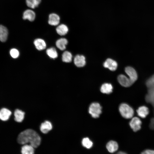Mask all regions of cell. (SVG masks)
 Segmentation results:
<instances>
[{"instance_id":"1","label":"cell","mask_w":154,"mask_h":154,"mask_svg":"<svg viewBox=\"0 0 154 154\" xmlns=\"http://www.w3.org/2000/svg\"><path fill=\"white\" fill-rule=\"evenodd\" d=\"M41 138L38 133L34 130L28 129L19 133L17 138L18 142L24 145L29 143L34 148L38 147L41 142Z\"/></svg>"},{"instance_id":"2","label":"cell","mask_w":154,"mask_h":154,"mask_svg":"<svg viewBox=\"0 0 154 154\" xmlns=\"http://www.w3.org/2000/svg\"><path fill=\"white\" fill-rule=\"evenodd\" d=\"M119 110L121 116L126 119L131 118L134 115L133 109L127 104L122 103L121 104L119 107Z\"/></svg>"},{"instance_id":"3","label":"cell","mask_w":154,"mask_h":154,"mask_svg":"<svg viewBox=\"0 0 154 154\" xmlns=\"http://www.w3.org/2000/svg\"><path fill=\"white\" fill-rule=\"evenodd\" d=\"M102 107L97 102L92 103L89 108V113L94 118H98L102 113Z\"/></svg>"},{"instance_id":"4","label":"cell","mask_w":154,"mask_h":154,"mask_svg":"<svg viewBox=\"0 0 154 154\" xmlns=\"http://www.w3.org/2000/svg\"><path fill=\"white\" fill-rule=\"evenodd\" d=\"M142 122L138 117H132L130 121L129 125L131 128L134 132L139 130L141 128Z\"/></svg>"},{"instance_id":"5","label":"cell","mask_w":154,"mask_h":154,"mask_svg":"<svg viewBox=\"0 0 154 154\" xmlns=\"http://www.w3.org/2000/svg\"><path fill=\"white\" fill-rule=\"evenodd\" d=\"M125 72L129 78L134 83L137 80L138 75L135 70L131 66H127L125 68Z\"/></svg>"},{"instance_id":"6","label":"cell","mask_w":154,"mask_h":154,"mask_svg":"<svg viewBox=\"0 0 154 154\" xmlns=\"http://www.w3.org/2000/svg\"><path fill=\"white\" fill-rule=\"evenodd\" d=\"M117 80L122 86L125 87H129L133 83L129 78L123 74L119 75L118 77Z\"/></svg>"},{"instance_id":"7","label":"cell","mask_w":154,"mask_h":154,"mask_svg":"<svg viewBox=\"0 0 154 154\" xmlns=\"http://www.w3.org/2000/svg\"><path fill=\"white\" fill-rule=\"evenodd\" d=\"M103 65L104 67L108 68L111 71H114L116 69L117 64L115 61L109 58L104 62Z\"/></svg>"},{"instance_id":"8","label":"cell","mask_w":154,"mask_h":154,"mask_svg":"<svg viewBox=\"0 0 154 154\" xmlns=\"http://www.w3.org/2000/svg\"><path fill=\"white\" fill-rule=\"evenodd\" d=\"M138 116L140 117L144 118L149 114V112L148 108L145 106L139 107L136 110Z\"/></svg>"},{"instance_id":"9","label":"cell","mask_w":154,"mask_h":154,"mask_svg":"<svg viewBox=\"0 0 154 154\" xmlns=\"http://www.w3.org/2000/svg\"><path fill=\"white\" fill-rule=\"evenodd\" d=\"M145 99L147 103L151 104L154 108V88L148 89Z\"/></svg>"},{"instance_id":"10","label":"cell","mask_w":154,"mask_h":154,"mask_svg":"<svg viewBox=\"0 0 154 154\" xmlns=\"http://www.w3.org/2000/svg\"><path fill=\"white\" fill-rule=\"evenodd\" d=\"M60 21L59 16L56 14L52 13L49 16L48 23L52 26H56L58 25Z\"/></svg>"},{"instance_id":"11","label":"cell","mask_w":154,"mask_h":154,"mask_svg":"<svg viewBox=\"0 0 154 154\" xmlns=\"http://www.w3.org/2000/svg\"><path fill=\"white\" fill-rule=\"evenodd\" d=\"M35 12L31 9H27L23 13V18L24 20H28L31 21H33L35 18Z\"/></svg>"},{"instance_id":"12","label":"cell","mask_w":154,"mask_h":154,"mask_svg":"<svg viewBox=\"0 0 154 154\" xmlns=\"http://www.w3.org/2000/svg\"><path fill=\"white\" fill-rule=\"evenodd\" d=\"M75 64L78 67H81L84 66L86 64V60L85 57L82 55H76L74 59Z\"/></svg>"},{"instance_id":"13","label":"cell","mask_w":154,"mask_h":154,"mask_svg":"<svg viewBox=\"0 0 154 154\" xmlns=\"http://www.w3.org/2000/svg\"><path fill=\"white\" fill-rule=\"evenodd\" d=\"M11 114L10 110L7 108H3L0 110V119L3 121H7Z\"/></svg>"},{"instance_id":"14","label":"cell","mask_w":154,"mask_h":154,"mask_svg":"<svg viewBox=\"0 0 154 154\" xmlns=\"http://www.w3.org/2000/svg\"><path fill=\"white\" fill-rule=\"evenodd\" d=\"M8 34L7 28L4 26L0 25V41L5 42L7 39Z\"/></svg>"},{"instance_id":"15","label":"cell","mask_w":154,"mask_h":154,"mask_svg":"<svg viewBox=\"0 0 154 154\" xmlns=\"http://www.w3.org/2000/svg\"><path fill=\"white\" fill-rule=\"evenodd\" d=\"M51 123L49 121H46L42 123L40 126V130L44 133H47L52 128Z\"/></svg>"},{"instance_id":"16","label":"cell","mask_w":154,"mask_h":154,"mask_svg":"<svg viewBox=\"0 0 154 154\" xmlns=\"http://www.w3.org/2000/svg\"><path fill=\"white\" fill-rule=\"evenodd\" d=\"M106 147L109 152L113 153L117 150L118 148V145L116 141H111L107 143Z\"/></svg>"},{"instance_id":"17","label":"cell","mask_w":154,"mask_h":154,"mask_svg":"<svg viewBox=\"0 0 154 154\" xmlns=\"http://www.w3.org/2000/svg\"><path fill=\"white\" fill-rule=\"evenodd\" d=\"M34 43L36 48L39 50H44L46 47L45 41L42 39L38 38L35 39Z\"/></svg>"},{"instance_id":"18","label":"cell","mask_w":154,"mask_h":154,"mask_svg":"<svg viewBox=\"0 0 154 154\" xmlns=\"http://www.w3.org/2000/svg\"><path fill=\"white\" fill-rule=\"evenodd\" d=\"M25 114V112L22 110L16 109L14 112V120L17 122H21L24 119Z\"/></svg>"},{"instance_id":"19","label":"cell","mask_w":154,"mask_h":154,"mask_svg":"<svg viewBox=\"0 0 154 154\" xmlns=\"http://www.w3.org/2000/svg\"><path fill=\"white\" fill-rule=\"evenodd\" d=\"M34 148L30 145L24 144L21 147V153L23 154H33Z\"/></svg>"},{"instance_id":"20","label":"cell","mask_w":154,"mask_h":154,"mask_svg":"<svg viewBox=\"0 0 154 154\" xmlns=\"http://www.w3.org/2000/svg\"><path fill=\"white\" fill-rule=\"evenodd\" d=\"M113 89V87L111 84L105 83L101 86L100 91L103 93L108 94L112 92Z\"/></svg>"},{"instance_id":"21","label":"cell","mask_w":154,"mask_h":154,"mask_svg":"<svg viewBox=\"0 0 154 154\" xmlns=\"http://www.w3.org/2000/svg\"><path fill=\"white\" fill-rule=\"evenodd\" d=\"M56 30L58 34L62 36L65 35L67 33L68 29L67 26L64 24H62L56 27Z\"/></svg>"},{"instance_id":"22","label":"cell","mask_w":154,"mask_h":154,"mask_svg":"<svg viewBox=\"0 0 154 154\" xmlns=\"http://www.w3.org/2000/svg\"><path fill=\"white\" fill-rule=\"evenodd\" d=\"M67 40L65 38H62L58 40L56 42L57 47L61 50L66 48V46L68 43Z\"/></svg>"},{"instance_id":"23","label":"cell","mask_w":154,"mask_h":154,"mask_svg":"<svg viewBox=\"0 0 154 154\" xmlns=\"http://www.w3.org/2000/svg\"><path fill=\"white\" fill-rule=\"evenodd\" d=\"M41 0H26V3L29 7L34 9L38 7Z\"/></svg>"},{"instance_id":"24","label":"cell","mask_w":154,"mask_h":154,"mask_svg":"<svg viewBox=\"0 0 154 154\" xmlns=\"http://www.w3.org/2000/svg\"><path fill=\"white\" fill-rule=\"evenodd\" d=\"M72 55L69 51H65L62 55V60L63 62H70L72 60Z\"/></svg>"},{"instance_id":"25","label":"cell","mask_w":154,"mask_h":154,"mask_svg":"<svg viewBox=\"0 0 154 154\" xmlns=\"http://www.w3.org/2000/svg\"><path fill=\"white\" fill-rule=\"evenodd\" d=\"M46 52L47 54L51 58L54 59L58 57L57 52L54 48L52 47L46 50Z\"/></svg>"},{"instance_id":"26","label":"cell","mask_w":154,"mask_h":154,"mask_svg":"<svg viewBox=\"0 0 154 154\" xmlns=\"http://www.w3.org/2000/svg\"><path fill=\"white\" fill-rule=\"evenodd\" d=\"M82 144L84 147L90 149L93 145L92 142L88 137L83 138L82 141Z\"/></svg>"},{"instance_id":"27","label":"cell","mask_w":154,"mask_h":154,"mask_svg":"<svg viewBox=\"0 0 154 154\" xmlns=\"http://www.w3.org/2000/svg\"><path fill=\"white\" fill-rule=\"evenodd\" d=\"M145 84L148 89L154 88V74L147 80Z\"/></svg>"},{"instance_id":"28","label":"cell","mask_w":154,"mask_h":154,"mask_svg":"<svg viewBox=\"0 0 154 154\" xmlns=\"http://www.w3.org/2000/svg\"><path fill=\"white\" fill-rule=\"evenodd\" d=\"M9 52L11 56L14 58H17L19 55V51L17 49L15 48L11 49Z\"/></svg>"},{"instance_id":"29","label":"cell","mask_w":154,"mask_h":154,"mask_svg":"<svg viewBox=\"0 0 154 154\" xmlns=\"http://www.w3.org/2000/svg\"><path fill=\"white\" fill-rule=\"evenodd\" d=\"M141 153L142 154H154V150L147 149L143 151Z\"/></svg>"},{"instance_id":"30","label":"cell","mask_w":154,"mask_h":154,"mask_svg":"<svg viewBox=\"0 0 154 154\" xmlns=\"http://www.w3.org/2000/svg\"><path fill=\"white\" fill-rule=\"evenodd\" d=\"M150 128L152 129H154V117L152 118L150 120L149 124Z\"/></svg>"},{"instance_id":"31","label":"cell","mask_w":154,"mask_h":154,"mask_svg":"<svg viewBox=\"0 0 154 154\" xmlns=\"http://www.w3.org/2000/svg\"><path fill=\"white\" fill-rule=\"evenodd\" d=\"M118 154H126V153L120 151L118 153Z\"/></svg>"}]
</instances>
